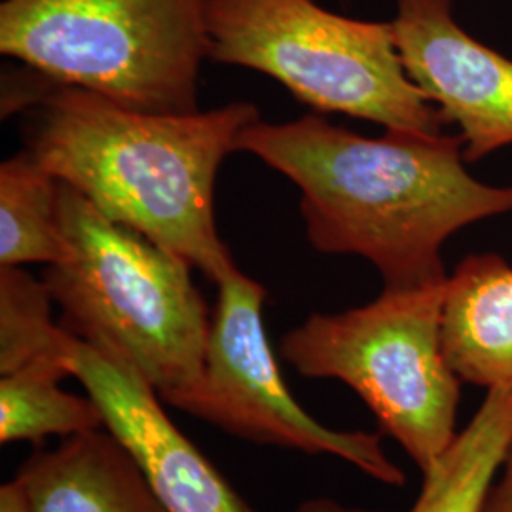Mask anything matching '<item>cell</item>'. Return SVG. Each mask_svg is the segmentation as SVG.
I'll use <instances>...</instances> for the list:
<instances>
[{"instance_id":"1","label":"cell","mask_w":512,"mask_h":512,"mask_svg":"<svg viewBox=\"0 0 512 512\" xmlns=\"http://www.w3.org/2000/svg\"><path fill=\"white\" fill-rule=\"evenodd\" d=\"M236 150L291 179L315 251L359 255L387 289L448 281L440 249L459 228L512 211V188L478 183L461 135L387 131L368 139L319 112L287 124L256 120Z\"/></svg>"},{"instance_id":"2","label":"cell","mask_w":512,"mask_h":512,"mask_svg":"<svg viewBox=\"0 0 512 512\" xmlns=\"http://www.w3.org/2000/svg\"><path fill=\"white\" fill-rule=\"evenodd\" d=\"M46 82L10 99L29 109L25 150L38 164L107 219L181 256L211 281L236 266L215 224L213 194L239 133L260 120L253 103L154 114Z\"/></svg>"},{"instance_id":"3","label":"cell","mask_w":512,"mask_h":512,"mask_svg":"<svg viewBox=\"0 0 512 512\" xmlns=\"http://www.w3.org/2000/svg\"><path fill=\"white\" fill-rule=\"evenodd\" d=\"M59 217L67 256L42 279L59 325L135 370L164 403L188 393L202 378L211 330L192 266L61 181Z\"/></svg>"},{"instance_id":"4","label":"cell","mask_w":512,"mask_h":512,"mask_svg":"<svg viewBox=\"0 0 512 512\" xmlns=\"http://www.w3.org/2000/svg\"><path fill=\"white\" fill-rule=\"evenodd\" d=\"M0 52L126 109L198 112L205 0H4Z\"/></svg>"},{"instance_id":"5","label":"cell","mask_w":512,"mask_h":512,"mask_svg":"<svg viewBox=\"0 0 512 512\" xmlns=\"http://www.w3.org/2000/svg\"><path fill=\"white\" fill-rule=\"evenodd\" d=\"M209 59L268 74L319 114L439 137L444 118L410 80L391 21L332 14L313 0H205Z\"/></svg>"},{"instance_id":"6","label":"cell","mask_w":512,"mask_h":512,"mask_svg":"<svg viewBox=\"0 0 512 512\" xmlns=\"http://www.w3.org/2000/svg\"><path fill=\"white\" fill-rule=\"evenodd\" d=\"M446 287H385L361 308L311 313L281 340V357L300 376L351 387L421 475L458 437L463 382L442 346Z\"/></svg>"},{"instance_id":"7","label":"cell","mask_w":512,"mask_h":512,"mask_svg":"<svg viewBox=\"0 0 512 512\" xmlns=\"http://www.w3.org/2000/svg\"><path fill=\"white\" fill-rule=\"evenodd\" d=\"M217 287L202 378L171 406L236 439L334 456L382 484L404 486L403 469L385 454L378 435L330 429L296 403L264 327L266 289L238 266Z\"/></svg>"},{"instance_id":"8","label":"cell","mask_w":512,"mask_h":512,"mask_svg":"<svg viewBox=\"0 0 512 512\" xmlns=\"http://www.w3.org/2000/svg\"><path fill=\"white\" fill-rule=\"evenodd\" d=\"M391 27L410 80L458 126L465 162L512 145V59L459 27L454 0H397Z\"/></svg>"},{"instance_id":"9","label":"cell","mask_w":512,"mask_h":512,"mask_svg":"<svg viewBox=\"0 0 512 512\" xmlns=\"http://www.w3.org/2000/svg\"><path fill=\"white\" fill-rule=\"evenodd\" d=\"M74 378L105 427L129 448L167 512H256L167 416L160 395L129 366L78 340Z\"/></svg>"},{"instance_id":"10","label":"cell","mask_w":512,"mask_h":512,"mask_svg":"<svg viewBox=\"0 0 512 512\" xmlns=\"http://www.w3.org/2000/svg\"><path fill=\"white\" fill-rule=\"evenodd\" d=\"M16 478L33 512H167L137 458L107 427L37 450Z\"/></svg>"},{"instance_id":"11","label":"cell","mask_w":512,"mask_h":512,"mask_svg":"<svg viewBox=\"0 0 512 512\" xmlns=\"http://www.w3.org/2000/svg\"><path fill=\"white\" fill-rule=\"evenodd\" d=\"M442 346L463 384L512 389V266L503 256H467L448 277Z\"/></svg>"},{"instance_id":"12","label":"cell","mask_w":512,"mask_h":512,"mask_svg":"<svg viewBox=\"0 0 512 512\" xmlns=\"http://www.w3.org/2000/svg\"><path fill=\"white\" fill-rule=\"evenodd\" d=\"M512 446V389H488L467 427L423 473L410 512H484Z\"/></svg>"},{"instance_id":"13","label":"cell","mask_w":512,"mask_h":512,"mask_svg":"<svg viewBox=\"0 0 512 512\" xmlns=\"http://www.w3.org/2000/svg\"><path fill=\"white\" fill-rule=\"evenodd\" d=\"M65 256L59 181L23 150L0 165V266H50Z\"/></svg>"},{"instance_id":"14","label":"cell","mask_w":512,"mask_h":512,"mask_svg":"<svg viewBox=\"0 0 512 512\" xmlns=\"http://www.w3.org/2000/svg\"><path fill=\"white\" fill-rule=\"evenodd\" d=\"M52 294L21 266H0V376L40 368L74 378L78 338L52 315Z\"/></svg>"},{"instance_id":"15","label":"cell","mask_w":512,"mask_h":512,"mask_svg":"<svg viewBox=\"0 0 512 512\" xmlns=\"http://www.w3.org/2000/svg\"><path fill=\"white\" fill-rule=\"evenodd\" d=\"M55 372L31 368L0 378V442H40L73 437L105 427L99 404L88 393L74 395L59 387Z\"/></svg>"},{"instance_id":"16","label":"cell","mask_w":512,"mask_h":512,"mask_svg":"<svg viewBox=\"0 0 512 512\" xmlns=\"http://www.w3.org/2000/svg\"><path fill=\"white\" fill-rule=\"evenodd\" d=\"M484 512H512V446L503 465V475L488 497Z\"/></svg>"},{"instance_id":"17","label":"cell","mask_w":512,"mask_h":512,"mask_svg":"<svg viewBox=\"0 0 512 512\" xmlns=\"http://www.w3.org/2000/svg\"><path fill=\"white\" fill-rule=\"evenodd\" d=\"M0 512H33L29 497L18 478L2 484L0 488Z\"/></svg>"},{"instance_id":"18","label":"cell","mask_w":512,"mask_h":512,"mask_svg":"<svg viewBox=\"0 0 512 512\" xmlns=\"http://www.w3.org/2000/svg\"><path fill=\"white\" fill-rule=\"evenodd\" d=\"M296 512H378L368 511V509H357V507H348V505H342L330 497H313L304 501Z\"/></svg>"}]
</instances>
